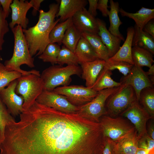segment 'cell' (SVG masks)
<instances>
[{"instance_id": "cell-11", "label": "cell", "mask_w": 154, "mask_h": 154, "mask_svg": "<svg viewBox=\"0 0 154 154\" xmlns=\"http://www.w3.org/2000/svg\"><path fill=\"white\" fill-rule=\"evenodd\" d=\"M119 116L129 120L134 127L139 138L147 134L146 123L151 118L137 100Z\"/></svg>"}, {"instance_id": "cell-4", "label": "cell", "mask_w": 154, "mask_h": 154, "mask_svg": "<svg viewBox=\"0 0 154 154\" xmlns=\"http://www.w3.org/2000/svg\"><path fill=\"white\" fill-rule=\"evenodd\" d=\"M81 74V69L78 65L63 66L54 65L43 70L40 77L44 82V90L52 91L60 86L69 85L72 81V76L80 77Z\"/></svg>"}, {"instance_id": "cell-8", "label": "cell", "mask_w": 154, "mask_h": 154, "mask_svg": "<svg viewBox=\"0 0 154 154\" xmlns=\"http://www.w3.org/2000/svg\"><path fill=\"white\" fill-rule=\"evenodd\" d=\"M100 122L105 137L114 141L119 139L135 129L130 121L121 116L104 115L100 118Z\"/></svg>"}, {"instance_id": "cell-1", "label": "cell", "mask_w": 154, "mask_h": 154, "mask_svg": "<svg viewBox=\"0 0 154 154\" xmlns=\"http://www.w3.org/2000/svg\"><path fill=\"white\" fill-rule=\"evenodd\" d=\"M19 117L12 133L14 154H102L106 137L100 122L36 101Z\"/></svg>"}, {"instance_id": "cell-39", "label": "cell", "mask_w": 154, "mask_h": 154, "mask_svg": "<svg viewBox=\"0 0 154 154\" xmlns=\"http://www.w3.org/2000/svg\"><path fill=\"white\" fill-rule=\"evenodd\" d=\"M108 0H98L97 9L101 13L102 15L104 17L108 16L110 11L108 9Z\"/></svg>"}, {"instance_id": "cell-34", "label": "cell", "mask_w": 154, "mask_h": 154, "mask_svg": "<svg viewBox=\"0 0 154 154\" xmlns=\"http://www.w3.org/2000/svg\"><path fill=\"white\" fill-rule=\"evenodd\" d=\"M15 121L14 117L10 113L0 97V143L3 140L6 125Z\"/></svg>"}, {"instance_id": "cell-43", "label": "cell", "mask_w": 154, "mask_h": 154, "mask_svg": "<svg viewBox=\"0 0 154 154\" xmlns=\"http://www.w3.org/2000/svg\"><path fill=\"white\" fill-rule=\"evenodd\" d=\"M43 0H31L30 1L31 3L33 9L32 11V14L33 16L36 15L37 12L38 10L41 3Z\"/></svg>"}, {"instance_id": "cell-40", "label": "cell", "mask_w": 154, "mask_h": 154, "mask_svg": "<svg viewBox=\"0 0 154 154\" xmlns=\"http://www.w3.org/2000/svg\"><path fill=\"white\" fill-rule=\"evenodd\" d=\"M13 1L12 0H0V4L6 18L11 12L10 6Z\"/></svg>"}, {"instance_id": "cell-6", "label": "cell", "mask_w": 154, "mask_h": 154, "mask_svg": "<svg viewBox=\"0 0 154 154\" xmlns=\"http://www.w3.org/2000/svg\"><path fill=\"white\" fill-rule=\"evenodd\" d=\"M126 85L120 86L105 89L98 92L97 95L89 102L78 107L77 113L83 117L90 120L100 122L101 117L107 115L105 104L108 97L113 93Z\"/></svg>"}, {"instance_id": "cell-27", "label": "cell", "mask_w": 154, "mask_h": 154, "mask_svg": "<svg viewBox=\"0 0 154 154\" xmlns=\"http://www.w3.org/2000/svg\"><path fill=\"white\" fill-rule=\"evenodd\" d=\"M153 55L145 49L138 46L132 47V57L134 64L149 68L154 62Z\"/></svg>"}, {"instance_id": "cell-29", "label": "cell", "mask_w": 154, "mask_h": 154, "mask_svg": "<svg viewBox=\"0 0 154 154\" xmlns=\"http://www.w3.org/2000/svg\"><path fill=\"white\" fill-rule=\"evenodd\" d=\"M72 24V18H71L56 25L49 35L50 43L57 42L59 45H61L66 31Z\"/></svg>"}, {"instance_id": "cell-14", "label": "cell", "mask_w": 154, "mask_h": 154, "mask_svg": "<svg viewBox=\"0 0 154 154\" xmlns=\"http://www.w3.org/2000/svg\"><path fill=\"white\" fill-rule=\"evenodd\" d=\"M33 5L30 1L25 0H14L11 5V21L9 24L11 29L16 25H19L23 29H26L29 22L26 15Z\"/></svg>"}, {"instance_id": "cell-2", "label": "cell", "mask_w": 154, "mask_h": 154, "mask_svg": "<svg viewBox=\"0 0 154 154\" xmlns=\"http://www.w3.org/2000/svg\"><path fill=\"white\" fill-rule=\"evenodd\" d=\"M59 7V3H53L49 5L48 11L40 10L38 20L36 25L28 29H23L32 57L41 54L50 43L49 35L50 32L60 21L59 18L55 20Z\"/></svg>"}, {"instance_id": "cell-23", "label": "cell", "mask_w": 154, "mask_h": 154, "mask_svg": "<svg viewBox=\"0 0 154 154\" xmlns=\"http://www.w3.org/2000/svg\"><path fill=\"white\" fill-rule=\"evenodd\" d=\"M132 46H138L145 49L154 54V38L151 35L140 30L135 24Z\"/></svg>"}, {"instance_id": "cell-44", "label": "cell", "mask_w": 154, "mask_h": 154, "mask_svg": "<svg viewBox=\"0 0 154 154\" xmlns=\"http://www.w3.org/2000/svg\"><path fill=\"white\" fill-rule=\"evenodd\" d=\"M147 133L149 137L154 140V125L153 122H150L148 125L147 129Z\"/></svg>"}, {"instance_id": "cell-36", "label": "cell", "mask_w": 154, "mask_h": 154, "mask_svg": "<svg viewBox=\"0 0 154 154\" xmlns=\"http://www.w3.org/2000/svg\"><path fill=\"white\" fill-rule=\"evenodd\" d=\"M0 4V51L2 50L4 42L5 35L9 31V24Z\"/></svg>"}, {"instance_id": "cell-35", "label": "cell", "mask_w": 154, "mask_h": 154, "mask_svg": "<svg viewBox=\"0 0 154 154\" xmlns=\"http://www.w3.org/2000/svg\"><path fill=\"white\" fill-rule=\"evenodd\" d=\"M133 66L124 61L108 60L105 61L104 67L111 71L117 69L125 76L130 72Z\"/></svg>"}, {"instance_id": "cell-21", "label": "cell", "mask_w": 154, "mask_h": 154, "mask_svg": "<svg viewBox=\"0 0 154 154\" xmlns=\"http://www.w3.org/2000/svg\"><path fill=\"white\" fill-rule=\"evenodd\" d=\"M119 12L123 17H127L133 19L135 25L140 30H142L149 21L154 18V9H150L142 7L136 13L127 12L122 8H120Z\"/></svg>"}, {"instance_id": "cell-12", "label": "cell", "mask_w": 154, "mask_h": 154, "mask_svg": "<svg viewBox=\"0 0 154 154\" xmlns=\"http://www.w3.org/2000/svg\"><path fill=\"white\" fill-rule=\"evenodd\" d=\"M121 84L130 85L134 89L137 100L138 101L140 92L143 89L154 87L149 76L141 67L134 64L130 72L122 77L120 82Z\"/></svg>"}, {"instance_id": "cell-7", "label": "cell", "mask_w": 154, "mask_h": 154, "mask_svg": "<svg viewBox=\"0 0 154 154\" xmlns=\"http://www.w3.org/2000/svg\"><path fill=\"white\" fill-rule=\"evenodd\" d=\"M136 100L133 88L126 85L112 94L107 99L105 108L107 115L113 117L118 116Z\"/></svg>"}, {"instance_id": "cell-33", "label": "cell", "mask_w": 154, "mask_h": 154, "mask_svg": "<svg viewBox=\"0 0 154 154\" xmlns=\"http://www.w3.org/2000/svg\"><path fill=\"white\" fill-rule=\"evenodd\" d=\"M22 76L18 72L7 70L4 64L0 62V91Z\"/></svg>"}, {"instance_id": "cell-19", "label": "cell", "mask_w": 154, "mask_h": 154, "mask_svg": "<svg viewBox=\"0 0 154 154\" xmlns=\"http://www.w3.org/2000/svg\"><path fill=\"white\" fill-rule=\"evenodd\" d=\"M139 138L135 129L119 139L114 141L117 154H136Z\"/></svg>"}, {"instance_id": "cell-45", "label": "cell", "mask_w": 154, "mask_h": 154, "mask_svg": "<svg viewBox=\"0 0 154 154\" xmlns=\"http://www.w3.org/2000/svg\"><path fill=\"white\" fill-rule=\"evenodd\" d=\"M149 151L147 149L138 148L136 154H148Z\"/></svg>"}, {"instance_id": "cell-26", "label": "cell", "mask_w": 154, "mask_h": 154, "mask_svg": "<svg viewBox=\"0 0 154 154\" xmlns=\"http://www.w3.org/2000/svg\"><path fill=\"white\" fill-rule=\"evenodd\" d=\"M82 36L88 41L99 59L105 61L108 59L109 57L107 49L98 35L83 32L82 33Z\"/></svg>"}, {"instance_id": "cell-16", "label": "cell", "mask_w": 154, "mask_h": 154, "mask_svg": "<svg viewBox=\"0 0 154 154\" xmlns=\"http://www.w3.org/2000/svg\"><path fill=\"white\" fill-rule=\"evenodd\" d=\"M105 61L98 58L89 62L80 63L81 76L85 81L86 86L91 88L104 68Z\"/></svg>"}, {"instance_id": "cell-30", "label": "cell", "mask_w": 154, "mask_h": 154, "mask_svg": "<svg viewBox=\"0 0 154 154\" xmlns=\"http://www.w3.org/2000/svg\"><path fill=\"white\" fill-rule=\"evenodd\" d=\"M82 33L72 24L66 31L62 40L64 46L74 52Z\"/></svg>"}, {"instance_id": "cell-22", "label": "cell", "mask_w": 154, "mask_h": 154, "mask_svg": "<svg viewBox=\"0 0 154 154\" xmlns=\"http://www.w3.org/2000/svg\"><path fill=\"white\" fill-rule=\"evenodd\" d=\"M74 52L78 59L79 64L93 61L98 58L89 42L82 36Z\"/></svg>"}, {"instance_id": "cell-31", "label": "cell", "mask_w": 154, "mask_h": 154, "mask_svg": "<svg viewBox=\"0 0 154 154\" xmlns=\"http://www.w3.org/2000/svg\"><path fill=\"white\" fill-rule=\"evenodd\" d=\"M60 47L55 43H49L38 58L44 62L50 63L52 65L57 64V59Z\"/></svg>"}, {"instance_id": "cell-18", "label": "cell", "mask_w": 154, "mask_h": 154, "mask_svg": "<svg viewBox=\"0 0 154 154\" xmlns=\"http://www.w3.org/2000/svg\"><path fill=\"white\" fill-rule=\"evenodd\" d=\"M59 2L56 17H59L60 21L61 22L72 18L77 12L85 8L88 3L86 0H61Z\"/></svg>"}, {"instance_id": "cell-32", "label": "cell", "mask_w": 154, "mask_h": 154, "mask_svg": "<svg viewBox=\"0 0 154 154\" xmlns=\"http://www.w3.org/2000/svg\"><path fill=\"white\" fill-rule=\"evenodd\" d=\"M57 64L61 66L64 64L67 65H78L79 62L74 53L63 46L58 56Z\"/></svg>"}, {"instance_id": "cell-20", "label": "cell", "mask_w": 154, "mask_h": 154, "mask_svg": "<svg viewBox=\"0 0 154 154\" xmlns=\"http://www.w3.org/2000/svg\"><path fill=\"white\" fill-rule=\"evenodd\" d=\"M134 33L133 27H129L127 29L126 39L122 46L113 56L110 58V60L124 61L133 65L132 57V42Z\"/></svg>"}, {"instance_id": "cell-25", "label": "cell", "mask_w": 154, "mask_h": 154, "mask_svg": "<svg viewBox=\"0 0 154 154\" xmlns=\"http://www.w3.org/2000/svg\"><path fill=\"white\" fill-rule=\"evenodd\" d=\"M112 74V71L104 66L91 88L98 92L105 89L121 85L120 82H117L112 78L111 76Z\"/></svg>"}, {"instance_id": "cell-9", "label": "cell", "mask_w": 154, "mask_h": 154, "mask_svg": "<svg viewBox=\"0 0 154 154\" xmlns=\"http://www.w3.org/2000/svg\"><path fill=\"white\" fill-rule=\"evenodd\" d=\"M52 91L64 96L70 103L77 107L90 101L98 93L92 88L76 85L58 87Z\"/></svg>"}, {"instance_id": "cell-46", "label": "cell", "mask_w": 154, "mask_h": 154, "mask_svg": "<svg viewBox=\"0 0 154 154\" xmlns=\"http://www.w3.org/2000/svg\"><path fill=\"white\" fill-rule=\"evenodd\" d=\"M147 74L149 76H154V65L153 64L149 68L148 71L146 72Z\"/></svg>"}, {"instance_id": "cell-5", "label": "cell", "mask_w": 154, "mask_h": 154, "mask_svg": "<svg viewBox=\"0 0 154 154\" xmlns=\"http://www.w3.org/2000/svg\"><path fill=\"white\" fill-rule=\"evenodd\" d=\"M17 81L15 92L23 98L24 111L32 106L42 93L44 83L40 76L33 74L22 75Z\"/></svg>"}, {"instance_id": "cell-13", "label": "cell", "mask_w": 154, "mask_h": 154, "mask_svg": "<svg viewBox=\"0 0 154 154\" xmlns=\"http://www.w3.org/2000/svg\"><path fill=\"white\" fill-rule=\"evenodd\" d=\"M17 79L11 82L6 88L0 91V97L11 114L14 117L23 111V98L15 92Z\"/></svg>"}, {"instance_id": "cell-28", "label": "cell", "mask_w": 154, "mask_h": 154, "mask_svg": "<svg viewBox=\"0 0 154 154\" xmlns=\"http://www.w3.org/2000/svg\"><path fill=\"white\" fill-rule=\"evenodd\" d=\"M138 102L151 118L154 117V87L145 88L140 92Z\"/></svg>"}, {"instance_id": "cell-42", "label": "cell", "mask_w": 154, "mask_h": 154, "mask_svg": "<svg viewBox=\"0 0 154 154\" xmlns=\"http://www.w3.org/2000/svg\"><path fill=\"white\" fill-rule=\"evenodd\" d=\"M142 30L154 38V19L151 20L146 23L144 26Z\"/></svg>"}, {"instance_id": "cell-3", "label": "cell", "mask_w": 154, "mask_h": 154, "mask_svg": "<svg viewBox=\"0 0 154 154\" xmlns=\"http://www.w3.org/2000/svg\"><path fill=\"white\" fill-rule=\"evenodd\" d=\"M11 30L14 38L13 52L11 58L5 62L6 69L18 72L23 76L33 74L40 76V72L36 70L27 71L21 68V66L23 64L31 68L35 67L34 58L30 54L22 28L16 25Z\"/></svg>"}, {"instance_id": "cell-38", "label": "cell", "mask_w": 154, "mask_h": 154, "mask_svg": "<svg viewBox=\"0 0 154 154\" xmlns=\"http://www.w3.org/2000/svg\"><path fill=\"white\" fill-rule=\"evenodd\" d=\"M102 154H117L114 141L107 137Z\"/></svg>"}, {"instance_id": "cell-17", "label": "cell", "mask_w": 154, "mask_h": 154, "mask_svg": "<svg viewBox=\"0 0 154 154\" xmlns=\"http://www.w3.org/2000/svg\"><path fill=\"white\" fill-rule=\"evenodd\" d=\"M99 31L98 35L106 46L109 58L114 56L120 47L121 40L112 34L107 29L105 22L102 20L96 19Z\"/></svg>"}, {"instance_id": "cell-37", "label": "cell", "mask_w": 154, "mask_h": 154, "mask_svg": "<svg viewBox=\"0 0 154 154\" xmlns=\"http://www.w3.org/2000/svg\"><path fill=\"white\" fill-rule=\"evenodd\" d=\"M154 140L147 134L140 137L138 142V148L147 149L149 151L154 148Z\"/></svg>"}, {"instance_id": "cell-10", "label": "cell", "mask_w": 154, "mask_h": 154, "mask_svg": "<svg viewBox=\"0 0 154 154\" xmlns=\"http://www.w3.org/2000/svg\"><path fill=\"white\" fill-rule=\"evenodd\" d=\"M36 101L46 106L65 113H76L78 110V107L72 104L65 96L52 91L44 90Z\"/></svg>"}, {"instance_id": "cell-15", "label": "cell", "mask_w": 154, "mask_h": 154, "mask_svg": "<svg viewBox=\"0 0 154 154\" xmlns=\"http://www.w3.org/2000/svg\"><path fill=\"white\" fill-rule=\"evenodd\" d=\"M73 24L82 33L87 32L98 35L96 19L91 15L85 8L76 13L72 17Z\"/></svg>"}, {"instance_id": "cell-47", "label": "cell", "mask_w": 154, "mask_h": 154, "mask_svg": "<svg viewBox=\"0 0 154 154\" xmlns=\"http://www.w3.org/2000/svg\"></svg>"}, {"instance_id": "cell-24", "label": "cell", "mask_w": 154, "mask_h": 154, "mask_svg": "<svg viewBox=\"0 0 154 154\" xmlns=\"http://www.w3.org/2000/svg\"><path fill=\"white\" fill-rule=\"evenodd\" d=\"M110 2V10L108 16L110 25L108 30L112 34L124 41V38L119 30V27L122 23L118 15L120 9L119 3L112 0Z\"/></svg>"}, {"instance_id": "cell-41", "label": "cell", "mask_w": 154, "mask_h": 154, "mask_svg": "<svg viewBox=\"0 0 154 154\" xmlns=\"http://www.w3.org/2000/svg\"><path fill=\"white\" fill-rule=\"evenodd\" d=\"M89 7L88 10L91 15L95 17L97 15L98 0H88Z\"/></svg>"}]
</instances>
